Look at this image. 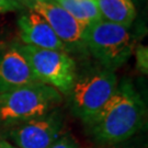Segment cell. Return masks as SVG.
I'll list each match as a JSON object with an SVG mask.
<instances>
[{
  "instance_id": "obj_1",
  "label": "cell",
  "mask_w": 148,
  "mask_h": 148,
  "mask_svg": "<svg viewBox=\"0 0 148 148\" xmlns=\"http://www.w3.org/2000/svg\"><path fill=\"white\" fill-rule=\"evenodd\" d=\"M145 104L128 80H123L116 91L90 122L91 135L101 143L117 144L132 137L143 126Z\"/></svg>"
},
{
  "instance_id": "obj_2",
  "label": "cell",
  "mask_w": 148,
  "mask_h": 148,
  "mask_svg": "<svg viewBox=\"0 0 148 148\" xmlns=\"http://www.w3.org/2000/svg\"><path fill=\"white\" fill-rule=\"evenodd\" d=\"M60 102L62 93L42 82L0 93V125L13 127L46 115Z\"/></svg>"
},
{
  "instance_id": "obj_3",
  "label": "cell",
  "mask_w": 148,
  "mask_h": 148,
  "mask_svg": "<svg viewBox=\"0 0 148 148\" xmlns=\"http://www.w3.org/2000/svg\"><path fill=\"white\" fill-rule=\"evenodd\" d=\"M117 89V77L109 69H92L76 77L68 92L73 114L86 124L103 109Z\"/></svg>"
},
{
  "instance_id": "obj_4",
  "label": "cell",
  "mask_w": 148,
  "mask_h": 148,
  "mask_svg": "<svg viewBox=\"0 0 148 148\" xmlns=\"http://www.w3.org/2000/svg\"><path fill=\"white\" fill-rule=\"evenodd\" d=\"M86 49L103 68L114 71L132 56L134 43L126 27L100 20L87 27Z\"/></svg>"
},
{
  "instance_id": "obj_5",
  "label": "cell",
  "mask_w": 148,
  "mask_h": 148,
  "mask_svg": "<svg viewBox=\"0 0 148 148\" xmlns=\"http://www.w3.org/2000/svg\"><path fill=\"white\" fill-rule=\"evenodd\" d=\"M18 46L40 82L68 95L77 77L76 62L68 53L27 44H18Z\"/></svg>"
},
{
  "instance_id": "obj_6",
  "label": "cell",
  "mask_w": 148,
  "mask_h": 148,
  "mask_svg": "<svg viewBox=\"0 0 148 148\" xmlns=\"http://www.w3.org/2000/svg\"><path fill=\"white\" fill-rule=\"evenodd\" d=\"M27 8L38 12L64 43L67 53L86 52L85 33L87 27L70 16L54 0H27Z\"/></svg>"
},
{
  "instance_id": "obj_7",
  "label": "cell",
  "mask_w": 148,
  "mask_h": 148,
  "mask_svg": "<svg viewBox=\"0 0 148 148\" xmlns=\"http://www.w3.org/2000/svg\"><path fill=\"white\" fill-rule=\"evenodd\" d=\"M63 116L54 110L31 121L11 127L9 137L19 148H49L62 134Z\"/></svg>"
},
{
  "instance_id": "obj_8",
  "label": "cell",
  "mask_w": 148,
  "mask_h": 148,
  "mask_svg": "<svg viewBox=\"0 0 148 148\" xmlns=\"http://www.w3.org/2000/svg\"><path fill=\"white\" fill-rule=\"evenodd\" d=\"M36 82L18 44L0 46V93Z\"/></svg>"
},
{
  "instance_id": "obj_9",
  "label": "cell",
  "mask_w": 148,
  "mask_h": 148,
  "mask_svg": "<svg viewBox=\"0 0 148 148\" xmlns=\"http://www.w3.org/2000/svg\"><path fill=\"white\" fill-rule=\"evenodd\" d=\"M18 27L21 40L27 45L67 53L64 43L55 34L44 18L31 8L19 16Z\"/></svg>"
},
{
  "instance_id": "obj_10",
  "label": "cell",
  "mask_w": 148,
  "mask_h": 148,
  "mask_svg": "<svg viewBox=\"0 0 148 148\" xmlns=\"http://www.w3.org/2000/svg\"><path fill=\"white\" fill-rule=\"evenodd\" d=\"M102 20L130 27L136 16L132 0H95Z\"/></svg>"
},
{
  "instance_id": "obj_11",
  "label": "cell",
  "mask_w": 148,
  "mask_h": 148,
  "mask_svg": "<svg viewBox=\"0 0 148 148\" xmlns=\"http://www.w3.org/2000/svg\"><path fill=\"white\" fill-rule=\"evenodd\" d=\"M84 27L102 20L95 0H54Z\"/></svg>"
},
{
  "instance_id": "obj_12",
  "label": "cell",
  "mask_w": 148,
  "mask_h": 148,
  "mask_svg": "<svg viewBox=\"0 0 148 148\" xmlns=\"http://www.w3.org/2000/svg\"><path fill=\"white\" fill-rule=\"evenodd\" d=\"M136 60H137V67L140 69L142 73L147 74L148 69V52L147 46H138L136 49Z\"/></svg>"
},
{
  "instance_id": "obj_13",
  "label": "cell",
  "mask_w": 148,
  "mask_h": 148,
  "mask_svg": "<svg viewBox=\"0 0 148 148\" xmlns=\"http://www.w3.org/2000/svg\"><path fill=\"white\" fill-rule=\"evenodd\" d=\"M49 148H80L70 135H62Z\"/></svg>"
},
{
  "instance_id": "obj_14",
  "label": "cell",
  "mask_w": 148,
  "mask_h": 148,
  "mask_svg": "<svg viewBox=\"0 0 148 148\" xmlns=\"http://www.w3.org/2000/svg\"><path fill=\"white\" fill-rule=\"evenodd\" d=\"M22 9V3L19 0H0V13L12 12Z\"/></svg>"
},
{
  "instance_id": "obj_15",
  "label": "cell",
  "mask_w": 148,
  "mask_h": 148,
  "mask_svg": "<svg viewBox=\"0 0 148 148\" xmlns=\"http://www.w3.org/2000/svg\"><path fill=\"white\" fill-rule=\"evenodd\" d=\"M8 145H9L8 142H5V140H3V139L0 138V148H7L8 147Z\"/></svg>"
},
{
  "instance_id": "obj_16",
  "label": "cell",
  "mask_w": 148,
  "mask_h": 148,
  "mask_svg": "<svg viewBox=\"0 0 148 148\" xmlns=\"http://www.w3.org/2000/svg\"><path fill=\"white\" fill-rule=\"evenodd\" d=\"M7 148H14V147H12V145L9 143V145H8V147H7Z\"/></svg>"
},
{
  "instance_id": "obj_17",
  "label": "cell",
  "mask_w": 148,
  "mask_h": 148,
  "mask_svg": "<svg viewBox=\"0 0 148 148\" xmlns=\"http://www.w3.org/2000/svg\"><path fill=\"white\" fill-rule=\"evenodd\" d=\"M19 1H20L21 3H23V2H24V1H27V0H19Z\"/></svg>"
}]
</instances>
